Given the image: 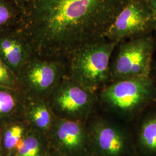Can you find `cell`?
Masks as SVG:
<instances>
[{
	"label": "cell",
	"mask_w": 156,
	"mask_h": 156,
	"mask_svg": "<svg viewBox=\"0 0 156 156\" xmlns=\"http://www.w3.org/2000/svg\"><path fill=\"white\" fill-rule=\"evenodd\" d=\"M153 17L154 23V32H156V0H145Z\"/></svg>",
	"instance_id": "d6986e66"
},
{
	"label": "cell",
	"mask_w": 156,
	"mask_h": 156,
	"mask_svg": "<svg viewBox=\"0 0 156 156\" xmlns=\"http://www.w3.org/2000/svg\"><path fill=\"white\" fill-rule=\"evenodd\" d=\"M20 13L9 0H0V28L9 24Z\"/></svg>",
	"instance_id": "2e32d148"
},
{
	"label": "cell",
	"mask_w": 156,
	"mask_h": 156,
	"mask_svg": "<svg viewBox=\"0 0 156 156\" xmlns=\"http://www.w3.org/2000/svg\"><path fill=\"white\" fill-rule=\"evenodd\" d=\"M20 13V16L24 15L30 7L33 0H9Z\"/></svg>",
	"instance_id": "ac0fdd59"
},
{
	"label": "cell",
	"mask_w": 156,
	"mask_h": 156,
	"mask_svg": "<svg viewBox=\"0 0 156 156\" xmlns=\"http://www.w3.org/2000/svg\"><path fill=\"white\" fill-rule=\"evenodd\" d=\"M48 137L62 156H94L86 122L56 117Z\"/></svg>",
	"instance_id": "9c48e42d"
},
{
	"label": "cell",
	"mask_w": 156,
	"mask_h": 156,
	"mask_svg": "<svg viewBox=\"0 0 156 156\" xmlns=\"http://www.w3.org/2000/svg\"><path fill=\"white\" fill-rule=\"evenodd\" d=\"M156 35H155V37H154V40H155V44H156Z\"/></svg>",
	"instance_id": "cb8c5ba5"
},
{
	"label": "cell",
	"mask_w": 156,
	"mask_h": 156,
	"mask_svg": "<svg viewBox=\"0 0 156 156\" xmlns=\"http://www.w3.org/2000/svg\"><path fill=\"white\" fill-rule=\"evenodd\" d=\"M48 100L56 117L86 122L94 113L98 98L95 92L66 75Z\"/></svg>",
	"instance_id": "8992f818"
},
{
	"label": "cell",
	"mask_w": 156,
	"mask_h": 156,
	"mask_svg": "<svg viewBox=\"0 0 156 156\" xmlns=\"http://www.w3.org/2000/svg\"><path fill=\"white\" fill-rule=\"evenodd\" d=\"M153 32L154 23L145 0H130L115 18L106 38L120 43Z\"/></svg>",
	"instance_id": "52a82bcc"
},
{
	"label": "cell",
	"mask_w": 156,
	"mask_h": 156,
	"mask_svg": "<svg viewBox=\"0 0 156 156\" xmlns=\"http://www.w3.org/2000/svg\"><path fill=\"white\" fill-rule=\"evenodd\" d=\"M86 126L94 156H129L136 152L133 133L111 117L94 112Z\"/></svg>",
	"instance_id": "277c9868"
},
{
	"label": "cell",
	"mask_w": 156,
	"mask_h": 156,
	"mask_svg": "<svg viewBox=\"0 0 156 156\" xmlns=\"http://www.w3.org/2000/svg\"><path fill=\"white\" fill-rule=\"evenodd\" d=\"M56 118L48 99L26 97L23 119L31 129L48 136Z\"/></svg>",
	"instance_id": "7c38bea8"
},
{
	"label": "cell",
	"mask_w": 156,
	"mask_h": 156,
	"mask_svg": "<svg viewBox=\"0 0 156 156\" xmlns=\"http://www.w3.org/2000/svg\"><path fill=\"white\" fill-rule=\"evenodd\" d=\"M0 156H5V153H4V149H3L2 145L1 134H0Z\"/></svg>",
	"instance_id": "44dd1931"
},
{
	"label": "cell",
	"mask_w": 156,
	"mask_h": 156,
	"mask_svg": "<svg viewBox=\"0 0 156 156\" xmlns=\"http://www.w3.org/2000/svg\"><path fill=\"white\" fill-rule=\"evenodd\" d=\"M140 156V154L137 153V152H136V153H134L133 154H132V155H131V156Z\"/></svg>",
	"instance_id": "7402d4cb"
},
{
	"label": "cell",
	"mask_w": 156,
	"mask_h": 156,
	"mask_svg": "<svg viewBox=\"0 0 156 156\" xmlns=\"http://www.w3.org/2000/svg\"><path fill=\"white\" fill-rule=\"evenodd\" d=\"M0 86L20 90V82L16 76L12 72L0 58Z\"/></svg>",
	"instance_id": "e0dca14e"
},
{
	"label": "cell",
	"mask_w": 156,
	"mask_h": 156,
	"mask_svg": "<svg viewBox=\"0 0 156 156\" xmlns=\"http://www.w3.org/2000/svg\"><path fill=\"white\" fill-rule=\"evenodd\" d=\"M30 127L24 119L6 125L1 130V142L5 156H12L22 142Z\"/></svg>",
	"instance_id": "9a60e30c"
},
{
	"label": "cell",
	"mask_w": 156,
	"mask_h": 156,
	"mask_svg": "<svg viewBox=\"0 0 156 156\" xmlns=\"http://www.w3.org/2000/svg\"><path fill=\"white\" fill-rule=\"evenodd\" d=\"M28 46L17 35L0 36V58L18 79L20 73L28 62Z\"/></svg>",
	"instance_id": "8fae6325"
},
{
	"label": "cell",
	"mask_w": 156,
	"mask_h": 156,
	"mask_svg": "<svg viewBox=\"0 0 156 156\" xmlns=\"http://www.w3.org/2000/svg\"><path fill=\"white\" fill-rule=\"evenodd\" d=\"M50 149L48 136L30 128L12 156H47Z\"/></svg>",
	"instance_id": "5bb4252c"
},
{
	"label": "cell",
	"mask_w": 156,
	"mask_h": 156,
	"mask_svg": "<svg viewBox=\"0 0 156 156\" xmlns=\"http://www.w3.org/2000/svg\"><path fill=\"white\" fill-rule=\"evenodd\" d=\"M98 100L119 120H134L156 104L154 79L151 75L112 82L101 89Z\"/></svg>",
	"instance_id": "7a4b0ae2"
},
{
	"label": "cell",
	"mask_w": 156,
	"mask_h": 156,
	"mask_svg": "<svg viewBox=\"0 0 156 156\" xmlns=\"http://www.w3.org/2000/svg\"><path fill=\"white\" fill-rule=\"evenodd\" d=\"M19 80L20 90L27 98L48 99L65 75L61 60H39L26 66Z\"/></svg>",
	"instance_id": "ba28073f"
},
{
	"label": "cell",
	"mask_w": 156,
	"mask_h": 156,
	"mask_svg": "<svg viewBox=\"0 0 156 156\" xmlns=\"http://www.w3.org/2000/svg\"><path fill=\"white\" fill-rule=\"evenodd\" d=\"M153 78H154V82H155V85H156V76H154V77H153Z\"/></svg>",
	"instance_id": "603a6c76"
},
{
	"label": "cell",
	"mask_w": 156,
	"mask_h": 156,
	"mask_svg": "<svg viewBox=\"0 0 156 156\" xmlns=\"http://www.w3.org/2000/svg\"><path fill=\"white\" fill-rule=\"evenodd\" d=\"M26 97L20 90L0 86V130L23 119Z\"/></svg>",
	"instance_id": "4fadbf2b"
},
{
	"label": "cell",
	"mask_w": 156,
	"mask_h": 156,
	"mask_svg": "<svg viewBox=\"0 0 156 156\" xmlns=\"http://www.w3.org/2000/svg\"><path fill=\"white\" fill-rule=\"evenodd\" d=\"M47 156H62L60 154H58L57 151L53 150L51 147V149H50L49 153H48V154L47 155Z\"/></svg>",
	"instance_id": "ffe728a7"
},
{
	"label": "cell",
	"mask_w": 156,
	"mask_h": 156,
	"mask_svg": "<svg viewBox=\"0 0 156 156\" xmlns=\"http://www.w3.org/2000/svg\"><path fill=\"white\" fill-rule=\"evenodd\" d=\"M137 119L133 133L136 152L141 156H156V104Z\"/></svg>",
	"instance_id": "30bf717a"
},
{
	"label": "cell",
	"mask_w": 156,
	"mask_h": 156,
	"mask_svg": "<svg viewBox=\"0 0 156 156\" xmlns=\"http://www.w3.org/2000/svg\"><path fill=\"white\" fill-rule=\"evenodd\" d=\"M119 44L117 54L111 62L110 82L151 75L153 57L156 48L152 34Z\"/></svg>",
	"instance_id": "5b68a950"
},
{
	"label": "cell",
	"mask_w": 156,
	"mask_h": 156,
	"mask_svg": "<svg viewBox=\"0 0 156 156\" xmlns=\"http://www.w3.org/2000/svg\"><path fill=\"white\" fill-rule=\"evenodd\" d=\"M130 0H33L22 16L35 53L47 60L69 58L86 45L106 38Z\"/></svg>",
	"instance_id": "6da1fadb"
},
{
	"label": "cell",
	"mask_w": 156,
	"mask_h": 156,
	"mask_svg": "<svg viewBox=\"0 0 156 156\" xmlns=\"http://www.w3.org/2000/svg\"><path fill=\"white\" fill-rule=\"evenodd\" d=\"M117 44L105 38L82 48L69 58L66 76L94 92L101 89L110 82L112 56Z\"/></svg>",
	"instance_id": "3957f363"
}]
</instances>
